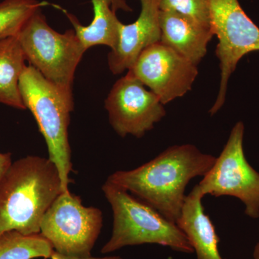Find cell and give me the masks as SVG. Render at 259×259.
Segmentation results:
<instances>
[{"mask_svg":"<svg viewBox=\"0 0 259 259\" xmlns=\"http://www.w3.org/2000/svg\"><path fill=\"white\" fill-rule=\"evenodd\" d=\"M141 11L134 23L119 25L118 41L108 55V65L113 74L132 67L140 54L161 40L158 0H140Z\"/></svg>","mask_w":259,"mask_h":259,"instance_id":"11","label":"cell"},{"mask_svg":"<svg viewBox=\"0 0 259 259\" xmlns=\"http://www.w3.org/2000/svg\"><path fill=\"white\" fill-rule=\"evenodd\" d=\"M158 5L161 11L175 12L211 28L208 0H158Z\"/></svg>","mask_w":259,"mask_h":259,"instance_id":"18","label":"cell"},{"mask_svg":"<svg viewBox=\"0 0 259 259\" xmlns=\"http://www.w3.org/2000/svg\"><path fill=\"white\" fill-rule=\"evenodd\" d=\"M127 71L149 88L163 105L190 91L198 75L197 66L161 42L145 49Z\"/></svg>","mask_w":259,"mask_h":259,"instance_id":"10","label":"cell"},{"mask_svg":"<svg viewBox=\"0 0 259 259\" xmlns=\"http://www.w3.org/2000/svg\"><path fill=\"white\" fill-rule=\"evenodd\" d=\"M19 89L24 105L32 112L47 142L49 160L59 170L63 192H68L72 171L69 141L70 113L74 110L72 95L48 81L31 65L24 69Z\"/></svg>","mask_w":259,"mask_h":259,"instance_id":"4","label":"cell"},{"mask_svg":"<svg viewBox=\"0 0 259 259\" xmlns=\"http://www.w3.org/2000/svg\"><path fill=\"white\" fill-rule=\"evenodd\" d=\"M12 163H13V161H12L11 153H0V181L9 169Z\"/></svg>","mask_w":259,"mask_h":259,"instance_id":"19","label":"cell"},{"mask_svg":"<svg viewBox=\"0 0 259 259\" xmlns=\"http://www.w3.org/2000/svg\"><path fill=\"white\" fill-rule=\"evenodd\" d=\"M25 61L18 36L0 40V103L19 110L26 109L19 89Z\"/></svg>","mask_w":259,"mask_h":259,"instance_id":"15","label":"cell"},{"mask_svg":"<svg viewBox=\"0 0 259 259\" xmlns=\"http://www.w3.org/2000/svg\"><path fill=\"white\" fill-rule=\"evenodd\" d=\"M62 192L59 170L49 158L28 156L13 162L0 181V236L39 234L44 214Z\"/></svg>","mask_w":259,"mask_h":259,"instance_id":"2","label":"cell"},{"mask_svg":"<svg viewBox=\"0 0 259 259\" xmlns=\"http://www.w3.org/2000/svg\"><path fill=\"white\" fill-rule=\"evenodd\" d=\"M103 226L102 211L85 207L79 196L62 192L44 214L40 234L55 251L69 256H91Z\"/></svg>","mask_w":259,"mask_h":259,"instance_id":"6","label":"cell"},{"mask_svg":"<svg viewBox=\"0 0 259 259\" xmlns=\"http://www.w3.org/2000/svg\"><path fill=\"white\" fill-rule=\"evenodd\" d=\"M245 126L242 121L233 126L222 152L199 182L204 196L236 197L245 205V214L259 218V173L248 163L243 148Z\"/></svg>","mask_w":259,"mask_h":259,"instance_id":"8","label":"cell"},{"mask_svg":"<svg viewBox=\"0 0 259 259\" xmlns=\"http://www.w3.org/2000/svg\"><path fill=\"white\" fill-rule=\"evenodd\" d=\"M253 259H259V240L253 248Z\"/></svg>","mask_w":259,"mask_h":259,"instance_id":"22","label":"cell"},{"mask_svg":"<svg viewBox=\"0 0 259 259\" xmlns=\"http://www.w3.org/2000/svg\"><path fill=\"white\" fill-rule=\"evenodd\" d=\"M54 251L50 242L40 233L25 236L9 231L0 236V259L51 258Z\"/></svg>","mask_w":259,"mask_h":259,"instance_id":"16","label":"cell"},{"mask_svg":"<svg viewBox=\"0 0 259 259\" xmlns=\"http://www.w3.org/2000/svg\"><path fill=\"white\" fill-rule=\"evenodd\" d=\"M111 5L112 10L116 12L117 10H122L125 12H131V7L127 5L125 0H109Z\"/></svg>","mask_w":259,"mask_h":259,"instance_id":"21","label":"cell"},{"mask_svg":"<svg viewBox=\"0 0 259 259\" xmlns=\"http://www.w3.org/2000/svg\"><path fill=\"white\" fill-rule=\"evenodd\" d=\"M51 259H123L122 257L117 256V255H112V256H105V257H76V256H69V255H66L61 254L58 252L54 250L53 254L51 255Z\"/></svg>","mask_w":259,"mask_h":259,"instance_id":"20","label":"cell"},{"mask_svg":"<svg viewBox=\"0 0 259 259\" xmlns=\"http://www.w3.org/2000/svg\"><path fill=\"white\" fill-rule=\"evenodd\" d=\"M203 198L198 185L194 186L186 197L176 224L185 233L197 259H224L220 253V238L215 228L204 212Z\"/></svg>","mask_w":259,"mask_h":259,"instance_id":"13","label":"cell"},{"mask_svg":"<svg viewBox=\"0 0 259 259\" xmlns=\"http://www.w3.org/2000/svg\"><path fill=\"white\" fill-rule=\"evenodd\" d=\"M93 5L94 18L88 26L79 23L75 15L68 13L60 7L74 27L76 36L83 47L88 50L95 46H106L115 49L118 41L119 25L121 22L117 19L109 0H91Z\"/></svg>","mask_w":259,"mask_h":259,"instance_id":"14","label":"cell"},{"mask_svg":"<svg viewBox=\"0 0 259 259\" xmlns=\"http://www.w3.org/2000/svg\"><path fill=\"white\" fill-rule=\"evenodd\" d=\"M37 0H3L0 3V40L17 36L37 10L47 6Z\"/></svg>","mask_w":259,"mask_h":259,"instance_id":"17","label":"cell"},{"mask_svg":"<svg viewBox=\"0 0 259 259\" xmlns=\"http://www.w3.org/2000/svg\"><path fill=\"white\" fill-rule=\"evenodd\" d=\"M17 36L30 65L48 81L72 95L75 71L87 51L74 30L56 31L39 10Z\"/></svg>","mask_w":259,"mask_h":259,"instance_id":"5","label":"cell"},{"mask_svg":"<svg viewBox=\"0 0 259 259\" xmlns=\"http://www.w3.org/2000/svg\"><path fill=\"white\" fill-rule=\"evenodd\" d=\"M102 189L113 213L111 237L102 247V253L143 244L162 245L187 254L194 253L185 233L176 223L108 181Z\"/></svg>","mask_w":259,"mask_h":259,"instance_id":"3","label":"cell"},{"mask_svg":"<svg viewBox=\"0 0 259 259\" xmlns=\"http://www.w3.org/2000/svg\"><path fill=\"white\" fill-rule=\"evenodd\" d=\"M105 108L112 128L122 138L141 139L166 115L159 98L128 71L112 87Z\"/></svg>","mask_w":259,"mask_h":259,"instance_id":"9","label":"cell"},{"mask_svg":"<svg viewBox=\"0 0 259 259\" xmlns=\"http://www.w3.org/2000/svg\"><path fill=\"white\" fill-rule=\"evenodd\" d=\"M211 29L218 39L221 83L209 113L215 115L226 102L228 83L238 62L259 51V28L245 13L238 0H208Z\"/></svg>","mask_w":259,"mask_h":259,"instance_id":"7","label":"cell"},{"mask_svg":"<svg viewBox=\"0 0 259 259\" xmlns=\"http://www.w3.org/2000/svg\"><path fill=\"white\" fill-rule=\"evenodd\" d=\"M159 20L160 42L197 66L207 54L212 29L172 11L160 10Z\"/></svg>","mask_w":259,"mask_h":259,"instance_id":"12","label":"cell"},{"mask_svg":"<svg viewBox=\"0 0 259 259\" xmlns=\"http://www.w3.org/2000/svg\"><path fill=\"white\" fill-rule=\"evenodd\" d=\"M215 159L194 145H175L142 166L114 172L107 181L176 223L185 204L187 185L196 177H203Z\"/></svg>","mask_w":259,"mask_h":259,"instance_id":"1","label":"cell"}]
</instances>
